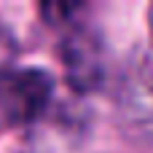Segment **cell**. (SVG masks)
<instances>
[{
    "instance_id": "1",
    "label": "cell",
    "mask_w": 153,
    "mask_h": 153,
    "mask_svg": "<svg viewBox=\"0 0 153 153\" xmlns=\"http://www.w3.org/2000/svg\"><path fill=\"white\" fill-rule=\"evenodd\" d=\"M54 97V78L40 67H0V118L5 124L38 121Z\"/></svg>"
},
{
    "instance_id": "2",
    "label": "cell",
    "mask_w": 153,
    "mask_h": 153,
    "mask_svg": "<svg viewBox=\"0 0 153 153\" xmlns=\"http://www.w3.org/2000/svg\"><path fill=\"white\" fill-rule=\"evenodd\" d=\"M59 56L73 89L89 91L102 81V46L89 27H70L62 35Z\"/></svg>"
},
{
    "instance_id": "3",
    "label": "cell",
    "mask_w": 153,
    "mask_h": 153,
    "mask_svg": "<svg viewBox=\"0 0 153 153\" xmlns=\"http://www.w3.org/2000/svg\"><path fill=\"white\" fill-rule=\"evenodd\" d=\"M83 5L81 3H46L40 5V13L46 16L48 24H73L75 13H81Z\"/></svg>"
}]
</instances>
